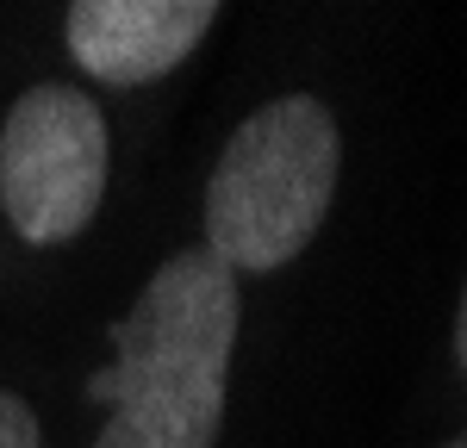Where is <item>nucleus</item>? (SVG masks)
I'll list each match as a JSON object with an SVG mask.
<instances>
[{
  "instance_id": "obj_4",
  "label": "nucleus",
  "mask_w": 467,
  "mask_h": 448,
  "mask_svg": "<svg viewBox=\"0 0 467 448\" xmlns=\"http://www.w3.org/2000/svg\"><path fill=\"white\" fill-rule=\"evenodd\" d=\"M213 19V0H75L63 13V37L94 81L144 87L200 50Z\"/></svg>"
},
{
  "instance_id": "obj_6",
  "label": "nucleus",
  "mask_w": 467,
  "mask_h": 448,
  "mask_svg": "<svg viewBox=\"0 0 467 448\" xmlns=\"http://www.w3.org/2000/svg\"><path fill=\"white\" fill-rule=\"evenodd\" d=\"M455 368L467 373V293H462V311H455Z\"/></svg>"
},
{
  "instance_id": "obj_5",
  "label": "nucleus",
  "mask_w": 467,
  "mask_h": 448,
  "mask_svg": "<svg viewBox=\"0 0 467 448\" xmlns=\"http://www.w3.org/2000/svg\"><path fill=\"white\" fill-rule=\"evenodd\" d=\"M0 448H44V423L19 392H0Z\"/></svg>"
},
{
  "instance_id": "obj_7",
  "label": "nucleus",
  "mask_w": 467,
  "mask_h": 448,
  "mask_svg": "<svg viewBox=\"0 0 467 448\" xmlns=\"http://www.w3.org/2000/svg\"><path fill=\"white\" fill-rule=\"evenodd\" d=\"M442 448H467V436H455V443H442Z\"/></svg>"
},
{
  "instance_id": "obj_3",
  "label": "nucleus",
  "mask_w": 467,
  "mask_h": 448,
  "mask_svg": "<svg viewBox=\"0 0 467 448\" xmlns=\"http://www.w3.org/2000/svg\"><path fill=\"white\" fill-rule=\"evenodd\" d=\"M112 137L107 112L69 81L26 87L0 125V212L32 243L57 249L81 237L107 199Z\"/></svg>"
},
{
  "instance_id": "obj_1",
  "label": "nucleus",
  "mask_w": 467,
  "mask_h": 448,
  "mask_svg": "<svg viewBox=\"0 0 467 448\" xmlns=\"http://www.w3.org/2000/svg\"><path fill=\"white\" fill-rule=\"evenodd\" d=\"M244 299L213 249H181L119 324L107 423L94 448H218Z\"/></svg>"
},
{
  "instance_id": "obj_2",
  "label": "nucleus",
  "mask_w": 467,
  "mask_h": 448,
  "mask_svg": "<svg viewBox=\"0 0 467 448\" xmlns=\"http://www.w3.org/2000/svg\"><path fill=\"white\" fill-rule=\"evenodd\" d=\"M343 175V131L318 94L255 107L206 181V249L231 274H281L324 230Z\"/></svg>"
}]
</instances>
